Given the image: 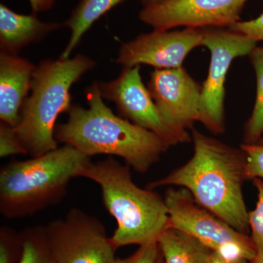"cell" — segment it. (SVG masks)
Wrapping results in <instances>:
<instances>
[{"label": "cell", "mask_w": 263, "mask_h": 263, "mask_svg": "<svg viewBox=\"0 0 263 263\" xmlns=\"http://www.w3.org/2000/svg\"><path fill=\"white\" fill-rule=\"evenodd\" d=\"M250 261L245 259H228L219 254L212 252L209 263H249Z\"/></svg>", "instance_id": "26"}, {"label": "cell", "mask_w": 263, "mask_h": 263, "mask_svg": "<svg viewBox=\"0 0 263 263\" xmlns=\"http://www.w3.org/2000/svg\"><path fill=\"white\" fill-rule=\"evenodd\" d=\"M249 263H263V256L257 255Z\"/></svg>", "instance_id": "29"}, {"label": "cell", "mask_w": 263, "mask_h": 263, "mask_svg": "<svg viewBox=\"0 0 263 263\" xmlns=\"http://www.w3.org/2000/svg\"><path fill=\"white\" fill-rule=\"evenodd\" d=\"M89 108L71 106L68 119L59 124L55 138L89 157H119L136 172L144 174L170 148L162 138L115 115L103 100L98 82L86 91Z\"/></svg>", "instance_id": "2"}, {"label": "cell", "mask_w": 263, "mask_h": 263, "mask_svg": "<svg viewBox=\"0 0 263 263\" xmlns=\"http://www.w3.org/2000/svg\"><path fill=\"white\" fill-rule=\"evenodd\" d=\"M233 32L245 34L257 42H263V12L257 18L245 22H238L228 27Z\"/></svg>", "instance_id": "23"}, {"label": "cell", "mask_w": 263, "mask_h": 263, "mask_svg": "<svg viewBox=\"0 0 263 263\" xmlns=\"http://www.w3.org/2000/svg\"><path fill=\"white\" fill-rule=\"evenodd\" d=\"M157 242L165 263H209L213 252L195 237L171 226Z\"/></svg>", "instance_id": "15"}, {"label": "cell", "mask_w": 263, "mask_h": 263, "mask_svg": "<svg viewBox=\"0 0 263 263\" xmlns=\"http://www.w3.org/2000/svg\"><path fill=\"white\" fill-rule=\"evenodd\" d=\"M23 254L22 233L9 227L0 228V263H19Z\"/></svg>", "instance_id": "20"}, {"label": "cell", "mask_w": 263, "mask_h": 263, "mask_svg": "<svg viewBox=\"0 0 263 263\" xmlns=\"http://www.w3.org/2000/svg\"><path fill=\"white\" fill-rule=\"evenodd\" d=\"M203 28L154 29L123 44L116 62L124 67L146 65L156 69L178 68L190 52L203 46Z\"/></svg>", "instance_id": "11"}, {"label": "cell", "mask_w": 263, "mask_h": 263, "mask_svg": "<svg viewBox=\"0 0 263 263\" xmlns=\"http://www.w3.org/2000/svg\"><path fill=\"white\" fill-rule=\"evenodd\" d=\"M143 5H147L149 4H154V3H162L166 0H141Z\"/></svg>", "instance_id": "28"}, {"label": "cell", "mask_w": 263, "mask_h": 263, "mask_svg": "<svg viewBox=\"0 0 263 263\" xmlns=\"http://www.w3.org/2000/svg\"><path fill=\"white\" fill-rule=\"evenodd\" d=\"M249 0H166L144 5L139 18L154 29L228 28L239 22Z\"/></svg>", "instance_id": "10"}, {"label": "cell", "mask_w": 263, "mask_h": 263, "mask_svg": "<svg viewBox=\"0 0 263 263\" xmlns=\"http://www.w3.org/2000/svg\"><path fill=\"white\" fill-rule=\"evenodd\" d=\"M147 88L161 113L175 127L188 130L199 122L202 86L183 66L156 69Z\"/></svg>", "instance_id": "12"}, {"label": "cell", "mask_w": 263, "mask_h": 263, "mask_svg": "<svg viewBox=\"0 0 263 263\" xmlns=\"http://www.w3.org/2000/svg\"><path fill=\"white\" fill-rule=\"evenodd\" d=\"M257 81L255 102L243 128V143L256 144L263 136V46H256L249 54Z\"/></svg>", "instance_id": "17"}, {"label": "cell", "mask_w": 263, "mask_h": 263, "mask_svg": "<svg viewBox=\"0 0 263 263\" xmlns=\"http://www.w3.org/2000/svg\"><path fill=\"white\" fill-rule=\"evenodd\" d=\"M34 13L46 11L53 6L54 0H29Z\"/></svg>", "instance_id": "25"}, {"label": "cell", "mask_w": 263, "mask_h": 263, "mask_svg": "<svg viewBox=\"0 0 263 263\" xmlns=\"http://www.w3.org/2000/svg\"><path fill=\"white\" fill-rule=\"evenodd\" d=\"M89 57L79 54L57 61L46 60L33 74L32 94L22 105L15 133L31 157L58 148L55 138L57 118L71 108V86L95 67Z\"/></svg>", "instance_id": "5"}, {"label": "cell", "mask_w": 263, "mask_h": 263, "mask_svg": "<svg viewBox=\"0 0 263 263\" xmlns=\"http://www.w3.org/2000/svg\"><path fill=\"white\" fill-rule=\"evenodd\" d=\"M27 155V151L19 140L14 127L1 122L0 124V157L12 155Z\"/></svg>", "instance_id": "22"}, {"label": "cell", "mask_w": 263, "mask_h": 263, "mask_svg": "<svg viewBox=\"0 0 263 263\" xmlns=\"http://www.w3.org/2000/svg\"><path fill=\"white\" fill-rule=\"evenodd\" d=\"M116 263H133V255L127 258H117Z\"/></svg>", "instance_id": "27"}, {"label": "cell", "mask_w": 263, "mask_h": 263, "mask_svg": "<svg viewBox=\"0 0 263 263\" xmlns=\"http://www.w3.org/2000/svg\"><path fill=\"white\" fill-rule=\"evenodd\" d=\"M240 148L245 152L247 164L246 175L247 180L260 179L263 180V145L243 144Z\"/></svg>", "instance_id": "21"}, {"label": "cell", "mask_w": 263, "mask_h": 263, "mask_svg": "<svg viewBox=\"0 0 263 263\" xmlns=\"http://www.w3.org/2000/svg\"><path fill=\"white\" fill-rule=\"evenodd\" d=\"M63 24L41 22L34 15L18 14L0 5L1 52L16 55L22 48L37 42Z\"/></svg>", "instance_id": "14"}, {"label": "cell", "mask_w": 263, "mask_h": 263, "mask_svg": "<svg viewBox=\"0 0 263 263\" xmlns=\"http://www.w3.org/2000/svg\"><path fill=\"white\" fill-rule=\"evenodd\" d=\"M90 162L91 157L64 145L29 160L8 162L0 171V213L7 219H21L54 205Z\"/></svg>", "instance_id": "4"}, {"label": "cell", "mask_w": 263, "mask_h": 263, "mask_svg": "<svg viewBox=\"0 0 263 263\" xmlns=\"http://www.w3.org/2000/svg\"><path fill=\"white\" fill-rule=\"evenodd\" d=\"M193 157L146 188L186 189L200 206L240 233L249 234V211L243 194L247 159L242 148L192 129Z\"/></svg>", "instance_id": "1"}, {"label": "cell", "mask_w": 263, "mask_h": 263, "mask_svg": "<svg viewBox=\"0 0 263 263\" xmlns=\"http://www.w3.org/2000/svg\"><path fill=\"white\" fill-rule=\"evenodd\" d=\"M21 233L23 254L19 263H56L48 246L45 227H30Z\"/></svg>", "instance_id": "18"}, {"label": "cell", "mask_w": 263, "mask_h": 263, "mask_svg": "<svg viewBox=\"0 0 263 263\" xmlns=\"http://www.w3.org/2000/svg\"><path fill=\"white\" fill-rule=\"evenodd\" d=\"M127 164L113 157L90 162L81 177L98 183L103 205L117 222L110 240L116 249L157 241L170 226L164 197L155 190L137 186Z\"/></svg>", "instance_id": "3"}, {"label": "cell", "mask_w": 263, "mask_h": 263, "mask_svg": "<svg viewBox=\"0 0 263 263\" xmlns=\"http://www.w3.org/2000/svg\"><path fill=\"white\" fill-rule=\"evenodd\" d=\"M36 67L17 55L0 54V119L16 127Z\"/></svg>", "instance_id": "13"}, {"label": "cell", "mask_w": 263, "mask_h": 263, "mask_svg": "<svg viewBox=\"0 0 263 263\" xmlns=\"http://www.w3.org/2000/svg\"><path fill=\"white\" fill-rule=\"evenodd\" d=\"M56 263H116L117 249L102 221L79 209L45 227Z\"/></svg>", "instance_id": "8"}, {"label": "cell", "mask_w": 263, "mask_h": 263, "mask_svg": "<svg viewBox=\"0 0 263 263\" xmlns=\"http://www.w3.org/2000/svg\"><path fill=\"white\" fill-rule=\"evenodd\" d=\"M124 0H81L70 18L63 24L69 27L71 35L60 59L70 58L72 51L80 42L81 37L102 15Z\"/></svg>", "instance_id": "16"}, {"label": "cell", "mask_w": 263, "mask_h": 263, "mask_svg": "<svg viewBox=\"0 0 263 263\" xmlns=\"http://www.w3.org/2000/svg\"><path fill=\"white\" fill-rule=\"evenodd\" d=\"M257 190V201L253 210L249 212V226L250 237L257 255L263 256V180H252Z\"/></svg>", "instance_id": "19"}, {"label": "cell", "mask_w": 263, "mask_h": 263, "mask_svg": "<svg viewBox=\"0 0 263 263\" xmlns=\"http://www.w3.org/2000/svg\"><path fill=\"white\" fill-rule=\"evenodd\" d=\"M164 201L170 226L195 237L213 252L228 259L251 261L257 251L250 235L240 233L200 206L186 189H167Z\"/></svg>", "instance_id": "6"}, {"label": "cell", "mask_w": 263, "mask_h": 263, "mask_svg": "<svg viewBox=\"0 0 263 263\" xmlns=\"http://www.w3.org/2000/svg\"><path fill=\"white\" fill-rule=\"evenodd\" d=\"M203 46L211 52V62L206 79L201 85L200 119L213 134L226 131V83L233 60L249 56L257 46V41L228 28H203Z\"/></svg>", "instance_id": "7"}, {"label": "cell", "mask_w": 263, "mask_h": 263, "mask_svg": "<svg viewBox=\"0 0 263 263\" xmlns=\"http://www.w3.org/2000/svg\"><path fill=\"white\" fill-rule=\"evenodd\" d=\"M133 263H165L158 242L140 247L133 254Z\"/></svg>", "instance_id": "24"}, {"label": "cell", "mask_w": 263, "mask_h": 263, "mask_svg": "<svg viewBox=\"0 0 263 263\" xmlns=\"http://www.w3.org/2000/svg\"><path fill=\"white\" fill-rule=\"evenodd\" d=\"M99 86L103 98L114 102L124 119L155 133L170 147L192 141L188 130L175 127L161 113L142 81L140 66L124 67L115 80Z\"/></svg>", "instance_id": "9"}, {"label": "cell", "mask_w": 263, "mask_h": 263, "mask_svg": "<svg viewBox=\"0 0 263 263\" xmlns=\"http://www.w3.org/2000/svg\"><path fill=\"white\" fill-rule=\"evenodd\" d=\"M257 144L263 145V136H262V138H260V140H259L258 143H257Z\"/></svg>", "instance_id": "30"}]
</instances>
